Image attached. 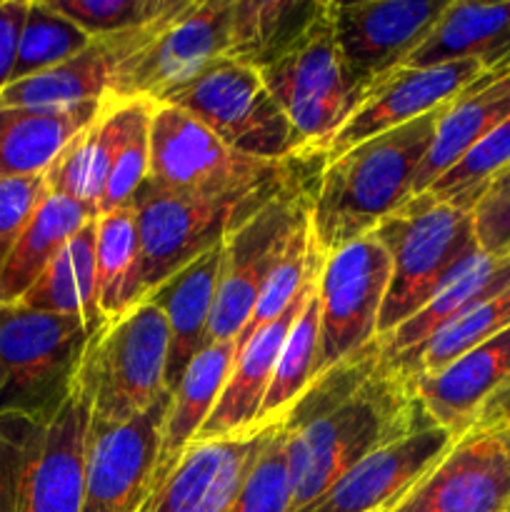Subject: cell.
Returning a JSON list of instances; mask_svg holds the SVG:
<instances>
[{"label":"cell","mask_w":510,"mask_h":512,"mask_svg":"<svg viewBox=\"0 0 510 512\" xmlns=\"http://www.w3.org/2000/svg\"><path fill=\"white\" fill-rule=\"evenodd\" d=\"M510 425H473L390 512H505Z\"/></svg>","instance_id":"cell-14"},{"label":"cell","mask_w":510,"mask_h":512,"mask_svg":"<svg viewBox=\"0 0 510 512\" xmlns=\"http://www.w3.org/2000/svg\"><path fill=\"white\" fill-rule=\"evenodd\" d=\"M188 3V0H185ZM178 13V10H175ZM173 13V15H175ZM170 18V15H168ZM168 18L148 25V28L130 30L120 35H103L75 58L30 75V78L10 83L0 93V105H20V108H60V105H80L90 100L108 98L110 85L120 65L143 48L155 30Z\"/></svg>","instance_id":"cell-21"},{"label":"cell","mask_w":510,"mask_h":512,"mask_svg":"<svg viewBox=\"0 0 510 512\" xmlns=\"http://www.w3.org/2000/svg\"><path fill=\"white\" fill-rule=\"evenodd\" d=\"M23 308L78 318L98 333L108 320L100 313L98 273H95V220L63 245L38 283L20 298Z\"/></svg>","instance_id":"cell-30"},{"label":"cell","mask_w":510,"mask_h":512,"mask_svg":"<svg viewBox=\"0 0 510 512\" xmlns=\"http://www.w3.org/2000/svg\"><path fill=\"white\" fill-rule=\"evenodd\" d=\"M510 328V288L503 293L493 295V298L483 300V303L473 305L458 318L445 323L443 328L435 330L425 343L410 350L395 363L383 365L388 373L398 375L403 380L420 378V375L435 373V370L445 368L460 358L463 353L473 350L475 345L485 343V340L495 338V335L505 333Z\"/></svg>","instance_id":"cell-33"},{"label":"cell","mask_w":510,"mask_h":512,"mask_svg":"<svg viewBox=\"0 0 510 512\" xmlns=\"http://www.w3.org/2000/svg\"><path fill=\"white\" fill-rule=\"evenodd\" d=\"M173 395L110 430L90 428L80 512H140Z\"/></svg>","instance_id":"cell-17"},{"label":"cell","mask_w":510,"mask_h":512,"mask_svg":"<svg viewBox=\"0 0 510 512\" xmlns=\"http://www.w3.org/2000/svg\"><path fill=\"white\" fill-rule=\"evenodd\" d=\"M390 255V283L378 318V338L425 308L445 280L480 253L470 213L430 193L413 195L373 230Z\"/></svg>","instance_id":"cell-5"},{"label":"cell","mask_w":510,"mask_h":512,"mask_svg":"<svg viewBox=\"0 0 510 512\" xmlns=\"http://www.w3.org/2000/svg\"><path fill=\"white\" fill-rule=\"evenodd\" d=\"M95 273L105 320H115L143 300V248L133 208L95 218Z\"/></svg>","instance_id":"cell-31"},{"label":"cell","mask_w":510,"mask_h":512,"mask_svg":"<svg viewBox=\"0 0 510 512\" xmlns=\"http://www.w3.org/2000/svg\"><path fill=\"white\" fill-rule=\"evenodd\" d=\"M435 425L410 385L388 373L380 340L308 385L283 418L288 438L290 510L313 505L375 450Z\"/></svg>","instance_id":"cell-1"},{"label":"cell","mask_w":510,"mask_h":512,"mask_svg":"<svg viewBox=\"0 0 510 512\" xmlns=\"http://www.w3.org/2000/svg\"><path fill=\"white\" fill-rule=\"evenodd\" d=\"M318 168L320 160H308L303 170L268 205H263L253 218L245 220L223 240L218 293H215L205 345L240 338L285 243L310 215Z\"/></svg>","instance_id":"cell-9"},{"label":"cell","mask_w":510,"mask_h":512,"mask_svg":"<svg viewBox=\"0 0 510 512\" xmlns=\"http://www.w3.org/2000/svg\"><path fill=\"white\" fill-rule=\"evenodd\" d=\"M95 330L23 305L0 308V418H40L65 403Z\"/></svg>","instance_id":"cell-6"},{"label":"cell","mask_w":510,"mask_h":512,"mask_svg":"<svg viewBox=\"0 0 510 512\" xmlns=\"http://www.w3.org/2000/svg\"><path fill=\"white\" fill-rule=\"evenodd\" d=\"M298 160V158H295ZM288 163L248 158L225 145L210 128L185 110L155 103L150 118L148 183L170 193H218L263 183Z\"/></svg>","instance_id":"cell-12"},{"label":"cell","mask_w":510,"mask_h":512,"mask_svg":"<svg viewBox=\"0 0 510 512\" xmlns=\"http://www.w3.org/2000/svg\"><path fill=\"white\" fill-rule=\"evenodd\" d=\"M315 158H298L283 173L263 183L218 193H170L145 180L133 198L143 248V300L180 268L223 243L235 228L268 205L303 165ZM140 300V303H143Z\"/></svg>","instance_id":"cell-4"},{"label":"cell","mask_w":510,"mask_h":512,"mask_svg":"<svg viewBox=\"0 0 510 512\" xmlns=\"http://www.w3.org/2000/svg\"><path fill=\"white\" fill-rule=\"evenodd\" d=\"M505 423L510 425V385H505L498 395L488 400L483 410H480L475 425H498Z\"/></svg>","instance_id":"cell-44"},{"label":"cell","mask_w":510,"mask_h":512,"mask_svg":"<svg viewBox=\"0 0 510 512\" xmlns=\"http://www.w3.org/2000/svg\"><path fill=\"white\" fill-rule=\"evenodd\" d=\"M405 383L430 420L460 438L473 428L488 400L510 383V328L475 345L445 368Z\"/></svg>","instance_id":"cell-20"},{"label":"cell","mask_w":510,"mask_h":512,"mask_svg":"<svg viewBox=\"0 0 510 512\" xmlns=\"http://www.w3.org/2000/svg\"><path fill=\"white\" fill-rule=\"evenodd\" d=\"M320 275V273H318ZM318 340H320V300L318 283L310 290L298 320L290 328L280 350L278 365H275L273 380H270L268 395L258 415V428L275 425L290 413L300 395L308 390L315 380V365H318Z\"/></svg>","instance_id":"cell-34"},{"label":"cell","mask_w":510,"mask_h":512,"mask_svg":"<svg viewBox=\"0 0 510 512\" xmlns=\"http://www.w3.org/2000/svg\"><path fill=\"white\" fill-rule=\"evenodd\" d=\"M258 70L298 133L305 158L320 160L325 145L363 98L335 40L330 0H320L318 13L298 38Z\"/></svg>","instance_id":"cell-7"},{"label":"cell","mask_w":510,"mask_h":512,"mask_svg":"<svg viewBox=\"0 0 510 512\" xmlns=\"http://www.w3.org/2000/svg\"><path fill=\"white\" fill-rule=\"evenodd\" d=\"M103 100L60 108L0 105V178L48 173L65 145L98 118Z\"/></svg>","instance_id":"cell-26"},{"label":"cell","mask_w":510,"mask_h":512,"mask_svg":"<svg viewBox=\"0 0 510 512\" xmlns=\"http://www.w3.org/2000/svg\"><path fill=\"white\" fill-rule=\"evenodd\" d=\"M495 68L485 60H458L433 68H395L368 85L350 118L325 145L320 163H330L365 140L443 108Z\"/></svg>","instance_id":"cell-15"},{"label":"cell","mask_w":510,"mask_h":512,"mask_svg":"<svg viewBox=\"0 0 510 512\" xmlns=\"http://www.w3.org/2000/svg\"><path fill=\"white\" fill-rule=\"evenodd\" d=\"M153 103L185 110L248 158L268 163L305 158L298 133L253 65L218 58Z\"/></svg>","instance_id":"cell-8"},{"label":"cell","mask_w":510,"mask_h":512,"mask_svg":"<svg viewBox=\"0 0 510 512\" xmlns=\"http://www.w3.org/2000/svg\"><path fill=\"white\" fill-rule=\"evenodd\" d=\"M220 260H223V243L190 260L185 268L170 275L145 298L158 305L168 320L170 353L165 383H168L170 395L205 345V333H208L215 293H218Z\"/></svg>","instance_id":"cell-25"},{"label":"cell","mask_w":510,"mask_h":512,"mask_svg":"<svg viewBox=\"0 0 510 512\" xmlns=\"http://www.w3.org/2000/svg\"><path fill=\"white\" fill-rule=\"evenodd\" d=\"M235 355H238V340L205 345L195 355L193 363L188 365L180 383L175 385L163 430H160L158 455H155L153 473H150L148 495H145L140 512H145V508L158 498L160 490L168 485L170 475L175 473V468L183 463L188 450L195 445L200 428L210 418L225 383H228Z\"/></svg>","instance_id":"cell-22"},{"label":"cell","mask_w":510,"mask_h":512,"mask_svg":"<svg viewBox=\"0 0 510 512\" xmlns=\"http://www.w3.org/2000/svg\"><path fill=\"white\" fill-rule=\"evenodd\" d=\"M90 220H95V215L88 208L48 190L40 208L35 210L8 258L0 265V308L18 305L20 298L53 263L55 255L63 250V245Z\"/></svg>","instance_id":"cell-29"},{"label":"cell","mask_w":510,"mask_h":512,"mask_svg":"<svg viewBox=\"0 0 510 512\" xmlns=\"http://www.w3.org/2000/svg\"><path fill=\"white\" fill-rule=\"evenodd\" d=\"M320 0H233L223 58L263 68L310 23Z\"/></svg>","instance_id":"cell-32"},{"label":"cell","mask_w":510,"mask_h":512,"mask_svg":"<svg viewBox=\"0 0 510 512\" xmlns=\"http://www.w3.org/2000/svg\"><path fill=\"white\" fill-rule=\"evenodd\" d=\"M505 512H510V508H508V510H505Z\"/></svg>","instance_id":"cell-46"},{"label":"cell","mask_w":510,"mask_h":512,"mask_svg":"<svg viewBox=\"0 0 510 512\" xmlns=\"http://www.w3.org/2000/svg\"><path fill=\"white\" fill-rule=\"evenodd\" d=\"M510 168V118L495 125L478 145L468 150L443 178L435 180L425 193L470 213L490 183Z\"/></svg>","instance_id":"cell-37"},{"label":"cell","mask_w":510,"mask_h":512,"mask_svg":"<svg viewBox=\"0 0 510 512\" xmlns=\"http://www.w3.org/2000/svg\"><path fill=\"white\" fill-rule=\"evenodd\" d=\"M378 512H388V510H378Z\"/></svg>","instance_id":"cell-45"},{"label":"cell","mask_w":510,"mask_h":512,"mask_svg":"<svg viewBox=\"0 0 510 512\" xmlns=\"http://www.w3.org/2000/svg\"><path fill=\"white\" fill-rule=\"evenodd\" d=\"M458 60H485L493 68L510 63V0H448L428 38L400 68H433Z\"/></svg>","instance_id":"cell-27"},{"label":"cell","mask_w":510,"mask_h":512,"mask_svg":"<svg viewBox=\"0 0 510 512\" xmlns=\"http://www.w3.org/2000/svg\"><path fill=\"white\" fill-rule=\"evenodd\" d=\"M233 0H188L115 73L110 98L158 100L228 48Z\"/></svg>","instance_id":"cell-13"},{"label":"cell","mask_w":510,"mask_h":512,"mask_svg":"<svg viewBox=\"0 0 510 512\" xmlns=\"http://www.w3.org/2000/svg\"><path fill=\"white\" fill-rule=\"evenodd\" d=\"M323 260V255L318 253L313 243V233H310V215L293 230V235L285 243L283 253H280L278 263L270 270L268 280H265L263 290H260L258 300H255V310L250 315L248 325L240 333L238 345H243L250 335L258 333L260 328H265L268 323H273L290 303H293L295 295L300 293V288L305 285V280L310 278L318 263Z\"/></svg>","instance_id":"cell-36"},{"label":"cell","mask_w":510,"mask_h":512,"mask_svg":"<svg viewBox=\"0 0 510 512\" xmlns=\"http://www.w3.org/2000/svg\"><path fill=\"white\" fill-rule=\"evenodd\" d=\"M390 270L388 250L375 233L325 255L318 275L320 340L315 378L378 338Z\"/></svg>","instance_id":"cell-11"},{"label":"cell","mask_w":510,"mask_h":512,"mask_svg":"<svg viewBox=\"0 0 510 512\" xmlns=\"http://www.w3.org/2000/svg\"><path fill=\"white\" fill-rule=\"evenodd\" d=\"M275 425L240 438L195 443L145 512H228Z\"/></svg>","instance_id":"cell-23"},{"label":"cell","mask_w":510,"mask_h":512,"mask_svg":"<svg viewBox=\"0 0 510 512\" xmlns=\"http://www.w3.org/2000/svg\"><path fill=\"white\" fill-rule=\"evenodd\" d=\"M48 195L45 175L0 178V265Z\"/></svg>","instance_id":"cell-42"},{"label":"cell","mask_w":510,"mask_h":512,"mask_svg":"<svg viewBox=\"0 0 510 512\" xmlns=\"http://www.w3.org/2000/svg\"><path fill=\"white\" fill-rule=\"evenodd\" d=\"M170 330L150 300L108 320L93 338V430H110L138 418L170 395Z\"/></svg>","instance_id":"cell-10"},{"label":"cell","mask_w":510,"mask_h":512,"mask_svg":"<svg viewBox=\"0 0 510 512\" xmlns=\"http://www.w3.org/2000/svg\"><path fill=\"white\" fill-rule=\"evenodd\" d=\"M455 440L458 435L440 425L395 440L360 460L300 512H390L438 465Z\"/></svg>","instance_id":"cell-18"},{"label":"cell","mask_w":510,"mask_h":512,"mask_svg":"<svg viewBox=\"0 0 510 512\" xmlns=\"http://www.w3.org/2000/svg\"><path fill=\"white\" fill-rule=\"evenodd\" d=\"M50 5L90 38H103L148 28L183 8L185 0H50Z\"/></svg>","instance_id":"cell-39"},{"label":"cell","mask_w":510,"mask_h":512,"mask_svg":"<svg viewBox=\"0 0 510 512\" xmlns=\"http://www.w3.org/2000/svg\"><path fill=\"white\" fill-rule=\"evenodd\" d=\"M93 43L88 33L50 5V0H30L18 43L13 83L45 73L75 58Z\"/></svg>","instance_id":"cell-35"},{"label":"cell","mask_w":510,"mask_h":512,"mask_svg":"<svg viewBox=\"0 0 510 512\" xmlns=\"http://www.w3.org/2000/svg\"><path fill=\"white\" fill-rule=\"evenodd\" d=\"M320 265L310 273L300 293L295 295L293 303L265 328L250 335L243 345H238V355H235L233 370L228 375L223 393H220L218 403H215L213 413L205 420L200 428L195 443H215V440H230L248 435L258 430V415L263 408V400L268 395L270 380H273L275 365H278L280 350H283L285 338H288L290 328L298 320L300 310H303L305 300H308L310 290L318 283Z\"/></svg>","instance_id":"cell-19"},{"label":"cell","mask_w":510,"mask_h":512,"mask_svg":"<svg viewBox=\"0 0 510 512\" xmlns=\"http://www.w3.org/2000/svg\"><path fill=\"white\" fill-rule=\"evenodd\" d=\"M290 498L293 490L288 473V438L280 420L270 430L228 512H288Z\"/></svg>","instance_id":"cell-40"},{"label":"cell","mask_w":510,"mask_h":512,"mask_svg":"<svg viewBox=\"0 0 510 512\" xmlns=\"http://www.w3.org/2000/svg\"><path fill=\"white\" fill-rule=\"evenodd\" d=\"M90 420L93 360L88 350L73 390L55 413L0 418V512H80Z\"/></svg>","instance_id":"cell-3"},{"label":"cell","mask_w":510,"mask_h":512,"mask_svg":"<svg viewBox=\"0 0 510 512\" xmlns=\"http://www.w3.org/2000/svg\"><path fill=\"white\" fill-rule=\"evenodd\" d=\"M505 118H510V63L485 73L445 105L435 128L433 145L415 173L413 195L425 193L435 180L443 178Z\"/></svg>","instance_id":"cell-24"},{"label":"cell","mask_w":510,"mask_h":512,"mask_svg":"<svg viewBox=\"0 0 510 512\" xmlns=\"http://www.w3.org/2000/svg\"><path fill=\"white\" fill-rule=\"evenodd\" d=\"M505 288H510V258H490V255L475 253L445 280L443 288L425 303V308L398 325L393 333L378 338L383 365L408 355L445 323L458 318L473 305L503 293Z\"/></svg>","instance_id":"cell-28"},{"label":"cell","mask_w":510,"mask_h":512,"mask_svg":"<svg viewBox=\"0 0 510 512\" xmlns=\"http://www.w3.org/2000/svg\"><path fill=\"white\" fill-rule=\"evenodd\" d=\"M443 108L320 163L310 198V233L323 258L370 235L413 198L415 173L433 145Z\"/></svg>","instance_id":"cell-2"},{"label":"cell","mask_w":510,"mask_h":512,"mask_svg":"<svg viewBox=\"0 0 510 512\" xmlns=\"http://www.w3.org/2000/svg\"><path fill=\"white\" fill-rule=\"evenodd\" d=\"M448 0H330L345 68L360 90L405 65L438 23Z\"/></svg>","instance_id":"cell-16"},{"label":"cell","mask_w":510,"mask_h":512,"mask_svg":"<svg viewBox=\"0 0 510 512\" xmlns=\"http://www.w3.org/2000/svg\"><path fill=\"white\" fill-rule=\"evenodd\" d=\"M478 250L490 258H510V168L485 188L470 210Z\"/></svg>","instance_id":"cell-41"},{"label":"cell","mask_w":510,"mask_h":512,"mask_svg":"<svg viewBox=\"0 0 510 512\" xmlns=\"http://www.w3.org/2000/svg\"><path fill=\"white\" fill-rule=\"evenodd\" d=\"M153 100L138 98L130 113L128 125L115 145L113 160H110L108 178L103 185L100 198V215L118 208H130L138 190L148 180L150 165V118H153Z\"/></svg>","instance_id":"cell-38"},{"label":"cell","mask_w":510,"mask_h":512,"mask_svg":"<svg viewBox=\"0 0 510 512\" xmlns=\"http://www.w3.org/2000/svg\"><path fill=\"white\" fill-rule=\"evenodd\" d=\"M28 5L30 0H0V93L13 83Z\"/></svg>","instance_id":"cell-43"}]
</instances>
